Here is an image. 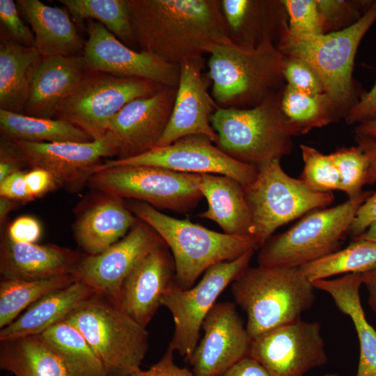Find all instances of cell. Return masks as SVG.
Returning a JSON list of instances; mask_svg holds the SVG:
<instances>
[{
  "instance_id": "37",
  "label": "cell",
  "mask_w": 376,
  "mask_h": 376,
  "mask_svg": "<svg viewBox=\"0 0 376 376\" xmlns=\"http://www.w3.org/2000/svg\"><path fill=\"white\" fill-rule=\"evenodd\" d=\"M376 267V242L356 240L338 249L299 267L311 281L340 274L363 273Z\"/></svg>"
},
{
  "instance_id": "1",
  "label": "cell",
  "mask_w": 376,
  "mask_h": 376,
  "mask_svg": "<svg viewBox=\"0 0 376 376\" xmlns=\"http://www.w3.org/2000/svg\"><path fill=\"white\" fill-rule=\"evenodd\" d=\"M140 51L180 65L230 37L219 0H128Z\"/></svg>"
},
{
  "instance_id": "18",
  "label": "cell",
  "mask_w": 376,
  "mask_h": 376,
  "mask_svg": "<svg viewBox=\"0 0 376 376\" xmlns=\"http://www.w3.org/2000/svg\"><path fill=\"white\" fill-rule=\"evenodd\" d=\"M204 336L189 363L195 376H223L249 357L251 338L231 302L217 303L203 322Z\"/></svg>"
},
{
  "instance_id": "9",
  "label": "cell",
  "mask_w": 376,
  "mask_h": 376,
  "mask_svg": "<svg viewBox=\"0 0 376 376\" xmlns=\"http://www.w3.org/2000/svg\"><path fill=\"white\" fill-rule=\"evenodd\" d=\"M255 180L243 186L253 221V239L262 247L276 229L302 215L324 208L334 199L307 187L300 179L288 175L280 159L257 168Z\"/></svg>"
},
{
  "instance_id": "33",
  "label": "cell",
  "mask_w": 376,
  "mask_h": 376,
  "mask_svg": "<svg viewBox=\"0 0 376 376\" xmlns=\"http://www.w3.org/2000/svg\"><path fill=\"white\" fill-rule=\"evenodd\" d=\"M40 336L59 357L69 376H107L97 354L71 324L63 320Z\"/></svg>"
},
{
  "instance_id": "38",
  "label": "cell",
  "mask_w": 376,
  "mask_h": 376,
  "mask_svg": "<svg viewBox=\"0 0 376 376\" xmlns=\"http://www.w3.org/2000/svg\"><path fill=\"white\" fill-rule=\"evenodd\" d=\"M304 169L299 178L310 189L323 193L340 190L338 171L330 155H324L317 149L300 146Z\"/></svg>"
},
{
  "instance_id": "29",
  "label": "cell",
  "mask_w": 376,
  "mask_h": 376,
  "mask_svg": "<svg viewBox=\"0 0 376 376\" xmlns=\"http://www.w3.org/2000/svg\"><path fill=\"white\" fill-rule=\"evenodd\" d=\"M96 292L86 283L76 281L50 292L28 307L15 320L1 329L0 340L40 335L63 321L75 308Z\"/></svg>"
},
{
  "instance_id": "5",
  "label": "cell",
  "mask_w": 376,
  "mask_h": 376,
  "mask_svg": "<svg viewBox=\"0 0 376 376\" xmlns=\"http://www.w3.org/2000/svg\"><path fill=\"white\" fill-rule=\"evenodd\" d=\"M63 320L85 337L107 376H131L141 369L148 349V333L113 297L95 292Z\"/></svg>"
},
{
  "instance_id": "31",
  "label": "cell",
  "mask_w": 376,
  "mask_h": 376,
  "mask_svg": "<svg viewBox=\"0 0 376 376\" xmlns=\"http://www.w3.org/2000/svg\"><path fill=\"white\" fill-rule=\"evenodd\" d=\"M0 369L14 376H69L40 335L0 340Z\"/></svg>"
},
{
  "instance_id": "30",
  "label": "cell",
  "mask_w": 376,
  "mask_h": 376,
  "mask_svg": "<svg viewBox=\"0 0 376 376\" xmlns=\"http://www.w3.org/2000/svg\"><path fill=\"white\" fill-rule=\"evenodd\" d=\"M42 60L34 47L1 37L0 109L24 113L33 78Z\"/></svg>"
},
{
  "instance_id": "48",
  "label": "cell",
  "mask_w": 376,
  "mask_h": 376,
  "mask_svg": "<svg viewBox=\"0 0 376 376\" xmlns=\"http://www.w3.org/2000/svg\"><path fill=\"white\" fill-rule=\"evenodd\" d=\"M26 172L18 171L0 182V197L18 202L33 201L28 193L25 181Z\"/></svg>"
},
{
  "instance_id": "35",
  "label": "cell",
  "mask_w": 376,
  "mask_h": 376,
  "mask_svg": "<svg viewBox=\"0 0 376 376\" xmlns=\"http://www.w3.org/2000/svg\"><path fill=\"white\" fill-rule=\"evenodd\" d=\"M280 105L295 136L306 134L340 118L324 93L309 94L297 91L287 84L282 90Z\"/></svg>"
},
{
  "instance_id": "22",
  "label": "cell",
  "mask_w": 376,
  "mask_h": 376,
  "mask_svg": "<svg viewBox=\"0 0 376 376\" xmlns=\"http://www.w3.org/2000/svg\"><path fill=\"white\" fill-rule=\"evenodd\" d=\"M84 253L53 244L13 241L3 229L0 242L1 277L40 280L74 274Z\"/></svg>"
},
{
  "instance_id": "39",
  "label": "cell",
  "mask_w": 376,
  "mask_h": 376,
  "mask_svg": "<svg viewBox=\"0 0 376 376\" xmlns=\"http://www.w3.org/2000/svg\"><path fill=\"white\" fill-rule=\"evenodd\" d=\"M340 175V191L349 198L357 196L363 190L368 169V159L358 146L342 148L329 154Z\"/></svg>"
},
{
  "instance_id": "51",
  "label": "cell",
  "mask_w": 376,
  "mask_h": 376,
  "mask_svg": "<svg viewBox=\"0 0 376 376\" xmlns=\"http://www.w3.org/2000/svg\"><path fill=\"white\" fill-rule=\"evenodd\" d=\"M357 146L363 150L368 159V169L365 185L376 182V141L367 137L355 136Z\"/></svg>"
},
{
  "instance_id": "53",
  "label": "cell",
  "mask_w": 376,
  "mask_h": 376,
  "mask_svg": "<svg viewBox=\"0 0 376 376\" xmlns=\"http://www.w3.org/2000/svg\"><path fill=\"white\" fill-rule=\"evenodd\" d=\"M22 164L6 157H0V182L11 174L22 170Z\"/></svg>"
},
{
  "instance_id": "7",
  "label": "cell",
  "mask_w": 376,
  "mask_h": 376,
  "mask_svg": "<svg viewBox=\"0 0 376 376\" xmlns=\"http://www.w3.org/2000/svg\"><path fill=\"white\" fill-rule=\"evenodd\" d=\"M281 92L252 107H219L210 116L217 147L256 168L289 154L295 135L281 110Z\"/></svg>"
},
{
  "instance_id": "2",
  "label": "cell",
  "mask_w": 376,
  "mask_h": 376,
  "mask_svg": "<svg viewBox=\"0 0 376 376\" xmlns=\"http://www.w3.org/2000/svg\"><path fill=\"white\" fill-rule=\"evenodd\" d=\"M207 54V76L219 107H254L280 93L285 85V56L274 42L246 47L228 37L213 45Z\"/></svg>"
},
{
  "instance_id": "47",
  "label": "cell",
  "mask_w": 376,
  "mask_h": 376,
  "mask_svg": "<svg viewBox=\"0 0 376 376\" xmlns=\"http://www.w3.org/2000/svg\"><path fill=\"white\" fill-rule=\"evenodd\" d=\"M27 191L33 200L40 198L58 187L53 176L40 168L31 169L26 173Z\"/></svg>"
},
{
  "instance_id": "52",
  "label": "cell",
  "mask_w": 376,
  "mask_h": 376,
  "mask_svg": "<svg viewBox=\"0 0 376 376\" xmlns=\"http://www.w3.org/2000/svg\"><path fill=\"white\" fill-rule=\"evenodd\" d=\"M361 282L368 292V304L376 313V267L361 274Z\"/></svg>"
},
{
  "instance_id": "15",
  "label": "cell",
  "mask_w": 376,
  "mask_h": 376,
  "mask_svg": "<svg viewBox=\"0 0 376 376\" xmlns=\"http://www.w3.org/2000/svg\"><path fill=\"white\" fill-rule=\"evenodd\" d=\"M249 357L270 376H304L327 362L320 324L301 318L251 339Z\"/></svg>"
},
{
  "instance_id": "41",
  "label": "cell",
  "mask_w": 376,
  "mask_h": 376,
  "mask_svg": "<svg viewBox=\"0 0 376 376\" xmlns=\"http://www.w3.org/2000/svg\"><path fill=\"white\" fill-rule=\"evenodd\" d=\"M325 33L349 27L359 21L374 1L315 0Z\"/></svg>"
},
{
  "instance_id": "42",
  "label": "cell",
  "mask_w": 376,
  "mask_h": 376,
  "mask_svg": "<svg viewBox=\"0 0 376 376\" xmlns=\"http://www.w3.org/2000/svg\"><path fill=\"white\" fill-rule=\"evenodd\" d=\"M282 72L286 84L297 91L309 94L324 93L318 73L301 58L285 56Z\"/></svg>"
},
{
  "instance_id": "23",
  "label": "cell",
  "mask_w": 376,
  "mask_h": 376,
  "mask_svg": "<svg viewBox=\"0 0 376 376\" xmlns=\"http://www.w3.org/2000/svg\"><path fill=\"white\" fill-rule=\"evenodd\" d=\"M87 70L83 55L43 58L23 114L55 118L60 107L72 94Z\"/></svg>"
},
{
  "instance_id": "57",
  "label": "cell",
  "mask_w": 376,
  "mask_h": 376,
  "mask_svg": "<svg viewBox=\"0 0 376 376\" xmlns=\"http://www.w3.org/2000/svg\"><path fill=\"white\" fill-rule=\"evenodd\" d=\"M323 376H339L338 374H336V373H326L325 375H324Z\"/></svg>"
},
{
  "instance_id": "13",
  "label": "cell",
  "mask_w": 376,
  "mask_h": 376,
  "mask_svg": "<svg viewBox=\"0 0 376 376\" xmlns=\"http://www.w3.org/2000/svg\"><path fill=\"white\" fill-rule=\"evenodd\" d=\"M118 145L108 131L89 143H32L1 139L0 157L11 158L31 169L47 171L60 186L77 190L87 184L104 157L118 156Z\"/></svg>"
},
{
  "instance_id": "24",
  "label": "cell",
  "mask_w": 376,
  "mask_h": 376,
  "mask_svg": "<svg viewBox=\"0 0 376 376\" xmlns=\"http://www.w3.org/2000/svg\"><path fill=\"white\" fill-rule=\"evenodd\" d=\"M230 39L246 47L265 42L276 45L288 28V17L281 1L221 0Z\"/></svg>"
},
{
  "instance_id": "50",
  "label": "cell",
  "mask_w": 376,
  "mask_h": 376,
  "mask_svg": "<svg viewBox=\"0 0 376 376\" xmlns=\"http://www.w3.org/2000/svg\"><path fill=\"white\" fill-rule=\"evenodd\" d=\"M223 376H270L264 367L250 357L240 360Z\"/></svg>"
},
{
  "instance_id": "32",
  "label": "cell",
  "mask_w": 376,
  "mask_h": 376,
  "mask_svg": "<svg viewBox=\"0 0 376 376\" xmlns=\"http://www.w3.org/2000/svg\"><path fill=\"white\" fill-rule=\"evenodd\" d=\"M1 139L32 143H89L94 139L74 125L0 109Z\"/></svg>"
},
{
  "instance_id": "44",
  "label": "cell",
  "mask_w": 376,
  "mask_h": 376,
  "mask_svg": "<svg viewBox=\"0 0 376 376\" xmlns=\"http://www.w3.org/2000/svg\"><path fill=\"white\" fill-rule=\"evenodd\" d=\"M4 230L13 241L22 243H35L42 233L40 222L31 216L17 218Z\"/></svg>"
},
{
  "instance_id": "34",
  "label": "cell",
  "mask_w": 376,
  "mask_h": 376,
  "mask_svg": "<svg viewBox=\"0 0 376 376\" xmlns=\"http://www.w3.org/2000/svg\"><path fill=\"white\" fill-rule=\"evenodd\" d=\"M77 280L65 274L40 280L1 277L0 281V328L15 320L28 307L46 295L65 288Z\"/></svg>"
},
{
  "instance_id": "20",
  "label": "cell",
  "mask_w": 376,
  "mask_h": 376,
  "mask_svg": "<svg viewBox=\"0 0 376 376\" xmlns=\"http://www.w3.org/2000/svg\"><path fill=\"white\" fill-rule=\"evenodd\" d=\"M179 66L180 78L172 113L155 147L166 146L196 134L207 136L216 144L218 136L211 125L210 116L219 107L207 91L210 79L201 72L203 58L187 60Z\"/></svg>"
},
{
  "instance_id": "6",
  "label": "cell",
  "mask_w": 376,
  "mask_h": 376,
  "mask_svg": "<svg viewBox=\"0 0 376 376\" xmlns=\"http://www.w3.org/2000/svg\"><path fill=\"white\" fill-rule=\"evenodd\" d=\"M375 21L374 1L363 16L349 27L303 38L290 36L287 28L277 43L284 56L301 58L315 70L340 118H345L357 101L352 79L354 58L361 40Z\"/></svg>"
},
{
  "instance_id": "54",
  "label": "cell",
  "mask_w": 376,
  "mask_h": 376,
  "mask_svg": "<svg viewBox=\"0 0 376 376\" xmlns=\"http://www.w3.org/2000/svg\"><path fill=\"white\" fill-rule=\"evenodd\" d=\"M355 136H363L376 141V120L359 123L354 129Z\"/></svg>"
},
{
  "instance_id": "46",
  "label": "cell",
  "mask_w": 376,
  "mask_h": 376,
  "mask_svg": "<svg viewBox=\"0 0 376 376\" xmlns=\"http://www.w3.org/2000/svg\"><path fill=\"white\" fill-rule=\"evenodd\" d=\"M173 352L168 347L163 357L148 370L141 368L131 376H195L189 369L175 363Z\"/></svg>"
},
{
  "instance_id": "14",
  "label": "cell",
  "mask_w": 376,
  "mask_h": 376,
  "mask_svg": "<svg viewBox=\"0 0 376 376\" xmlns=\"http://www.w3.org/2000/svg\"><path fill=\"white\" fill-rule=\"evenodd\" d=\"M213 143L205 135L187 136L170 145L155 147L136 156L105 160L95 168L94 173L118 166H146L185 173L226 175L243 186L255 180L256 167L230 157Z\"/></svg>"
},
{
  "instance_id": "8",
  "label": "cell",
  "mask_w": 376,
  "mask_h": 376,
  "mask_svg": "<svg viewBox=\"0 0 376 376\" xmlns=\"http://www.w3.org/2000/svg\"><path fill=\"white\" fill-rule=\"evenodd\" d=\"M371 194V191H362L339 205L306 214L261 247L258 265L299 268L338 250L358 209Z\"/></svg>"
},
{
  "instance_id": "28",
  "label": "cell",
  "mask_w": 376,
  "mask_h": 376,
  "mask_svg": "<svg viewBox=\"0 0 376 376\" xmlns=\"http://www.w3.org/2000/svg\"><path fill=\"white\" fill-rule=\"evenodd\" d=\"M360 273L347 274L334 279L313 282L315 289L328 293L337 308L348 315L359 343V361L355 376H376V331L368 322L361 302Z\"/></svg>"
},
{
  "instance_id": "17",
  "label": "cell",
  "mask_w": 376,
  "mask_h": 376,
  "mask_svg": "<svg viewBox=\"0 0 376 376\" xmlns=\"http://www.w3.org/2000/svg\"><path fill=\"white\" fill-rule=\"evenodd\" d=\"M165 244L148 224L140 219L128 233L96 255L81 258L74 273L96 292L118 301L123 283L136 265L156 247Z\"/></svg>"
},
{
  "instance_id": "3",
  "label": "cell",
  "mask_w": 376,
  "mask_h": 376,
  "mask_svg": "<svg viewBox=\"0 0 376 376\" xmlns=\"http://www.w3.org/2000/svg\"><path fill=\"white\" fill-rule=\"evenodd\" d=\"M127 206L139 219L153 228L170 248L175 265V281L182 289L192 288L197 279L212 265L233 260L257 248L252 237L216 232L187 219L168 216L144 202L132 200Z\"/></svg>"
},
{
  "instance_id": "27",
  "label": "cell",
  "mask_w": 376,
  "mask_h": 376,
  "mask_svg": "<svg viewBox=\"0 0 376 376\" xmlns=\"http://www.w3.org/2000/svg\"><path fill=\"white\" fill-rule=\"evenodd\" d=\"M198 188L207 208L198 217L217 223L224 233L253 238L251 213L243 185L222 175L199 174Z\"/></svg>"
},
{
  "instance_id": "56",
  "label": "cell",
  "mask_w": 376,
  "mask_h": 376,
  "mask_svg": "<svg viewBox=\"0 0 376 376\" xmlns=\"http://www.w3.org/2000/svg\"><path fill=\"white\" fill-rule=\"evenodd\" d=\"M365 240L376 242V222L372 224L363 233L354 239Z\"/></svg>"
},
{
  "instance_id": "25",
  "label": "cell",
  "mask_w": 376,
  "mask_h": 376,
  "mask_svg": "<svg viewBox=\"0 0 376 376\" xmlns=\"http://www.w3.org/2000/svg\"><path fill=\"white\" fill-rule=\"evenodd\" d=\"M138 220L123 199L100 193L77 216L75 240L85 254L96 255L125 237Z\"/></svg>"
},
{
  "instance_id": "40",
  "label": "cell",
  "mask_w": 376,
  "mask_h": 376,
  "mask_svg": "<svg viewBox=\"0 0 376 376\" xmlns=\"http://www.w3.org/2000/svg\"><path fill=\"white\" fill-rule=\"evenodd\" d=\"M288 17V33L296 38L326 33L315 0H282Z\"/></svg>"
},
{
  "instance_id": "45",
  "label": "cell",
  "mask_w": 376,
  "mask_h": 376,
  "mask_svg": "<svg viewBox=\"0 0 376 376\" xmlns=\"http://www.w3.org/2000/svg\"><path fill=\"white\" fill-rule=\"evenodd\" d=\"M344 119L348 125L376 120V81L370 91L358 99Z\"/></svg>"
},
{
  "instance_id": "16",
  "label": "cell",
  "mask_w": 376,
  "mask_h": 376,
  "mask_svg": "<svg viewBox=\"0 0 376 376\" xmlns=\"http://www.w3.org/2000/svg\"><path fill=\"white\" fill-rule=\"evenodd\" d=\"M85 29L88 39L83 56L88 70L145 79L164 86H178L180 66L127 47L97 21H86Z\"/></svg>"
},
{
  "instance_id": "11",
  "label": "cell",
  "mask_w": 376,
  "mask_h": 376,
  "mask_svg": "<svg viewBox=\"0 0 376 376\" xmlns=\"http://www.w3.org/2000/svg\"><path fill=\"white\" fill-rule=\"evenodd\" d=\"M163 86L145 79L87 70L55 118L74 125L94 140L100 139L108 132L111 119L126 104L152 95Z\"/></svg>"
},
{
  "instance_id": "49",
  "label": "cell",
  "mask_w": 376,
  "mask_h": 376,
  "mask_svg": "<svg viewBox=\"0 0 376 376\" xmlns=\"http://www.w3.org/2000/svg\"><path fill=\"white\" fill-rule=\"evenodd\" d=\"M376 222V191L358 209L348 234L353 239L363 233Z\"/></svg>"
},
{
  "instance_id": "36",
  "label": "cell",
  "mask_w": 376,
  "mask_h": 376,
  "mask_svg": "<svg viewBox=\"0 0 376 376\" xmlns=\"http://www.w3.org/2000/svg\"><path fill=\"white\" fill-rule=\"evenodd\" d=\"M79 29L85 20H97L127 47L136 45L132 32L128 0H59Z\"/></svg>"
},
{
  "instance_id": "55",
  "label": "cell",
  "mask_w": 376,
  "mask_h": 376,
  "mask_svg": "<svg viewBox=\"0 0 376 376\" xmlns=\"http://www.w3.org/2000/svg\"><path fill=\"white\" fill-rule=\"evenodd\" d=\"M19 202L4 197H0V224L3 226L6 220L11 211Z\"/></svg>"
},
{
  "instance_id": "43",
  "label": "cell",
  "mask_w": 376,
  "mask_h": 376,
  "mask_svg": "<svg viewBox=\"0 0 376 376\" xmlns=\"http://www.w3.org/2000/svg\"><path fill=\"white\" fill-rule=\"evenodd\" d=\"M17 3L13 0H0L1 37L26 47H34L32 29L21 17Z\"/></svg>"
},
{
  "instance_id": "4",
  "label": "cell",
  "mask_w": 376,
  "mask_h": 376,
  "mask_svg": "<svg viewBox=\"0 0 376 376\" xmlns=\"http://www.w3.org/2000/svg\"><path fill=\"white\" fill-rule=\"evenodd\" d=\"M314 287L299 268L247 267L231 283L236 303L246 314L251 339L301 318L313 304Z\"/></svg>"
},
{
  "instance_id": "21",
  "label": "cell",
  "mask_w": 376,
  "mask_h": 376,
  "mask_svg": "<svg viewBox=\"0 0 376 376\" xmlns=\"http://www.w3.org/2000/svg\"><path fill=\"white\" fill-rule=\"evenodd\" d=\"M175 265L163 244L146 256L124 281L119 298L122 308L143 327L150 323L162 298L175 281Z\"/></svg>"
},
{
  "instance_id": "12",
  "label": "cell",
  "mask_w": 376,
  "mask_h": 376,
  "mask_svg": "<svg viewBox=\"0 0 376 376\" xmlns=\"http://www.w3.org/2000/svg\"><path fill=\"white\" fill-rule=\"evenodd\" d=\"M255 249L230 261L217 263L205 272L201 281L189 289L174 281L164 294L161 304L171 312L174 333L169 346L189 362L198 343L203 322L224 290L249 267Z\"/></svg>"
},
{
  "instance_id": "26",
  "label": "cell",
  "mask_w": 376,
  "mask_h": 376,
  "mask_svg": "<svg viewBox=\"0 0 376 376\" xmlns=\"http://www.w3.org/2000/svg\"><path fill=\"white\" fill-rule=\"evenodd\" d=\"M16 3L33 31L34 47L43 58L83 55L85 42L66 9L39 0H17Z\"/></svg>"
},
{
  "instance_id": "19",
  "label": "cell",
  "mask_w": 376,
  "mask_h": 376,
  "mask_svg": "<svg viewBox=\"0 0 376 376\" xmlns=\"http://www.w3.org/2000/svg\"><path fill=\"white\" fill-rule=\"evenodd\" d=\"M177 87L163 86L155 94L126 104L110 120L109 130L117 141L116 159H126L153 148L169 122Z\"/></svg>"
},
{
  "instance_id": "10",
  "label": "cell",
  "mask_w": 376,
  "mask_h": 376,
  "mask_svg": "<svg viewBox=\"0 0 376 376\" xmlns=\"http://www.w3.org/2000/svg\"><path fill=\"white\" fill-rule=\"evenodd\" d=\"M199 174L146 166H118L93 173L87 185L97 192L146 203L157 210L187 212L203 195Z\"/></svg>"
}]
</instances>
